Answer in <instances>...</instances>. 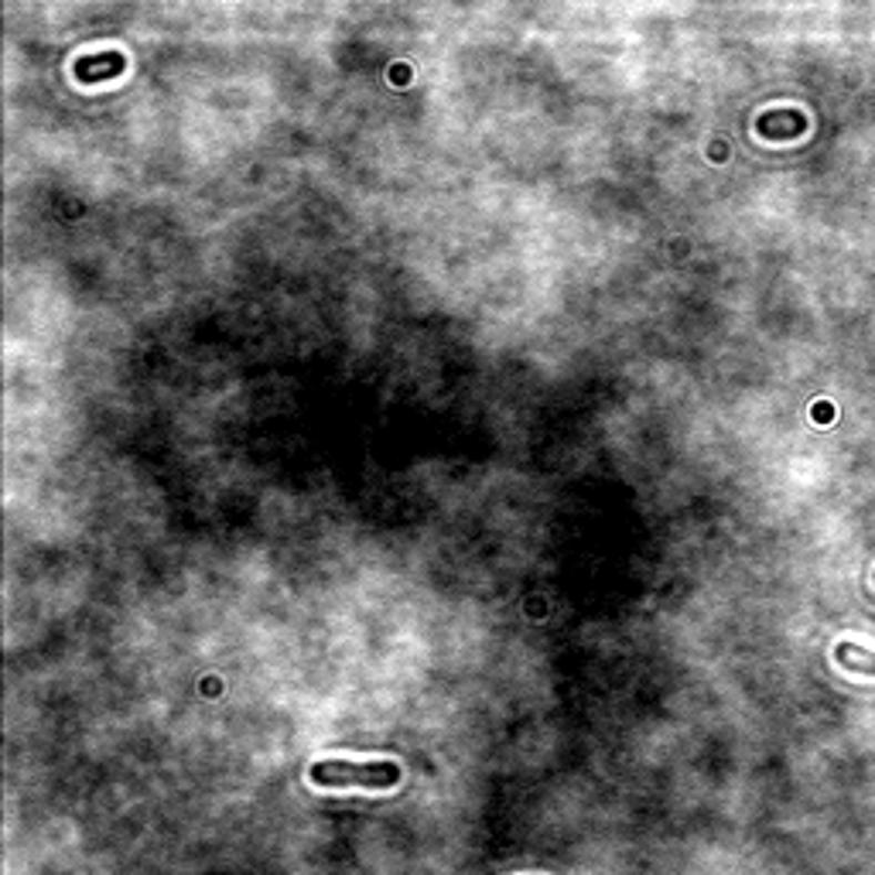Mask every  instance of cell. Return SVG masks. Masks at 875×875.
<instances>
[{
    "label": "cell",
    "mask_w": 875,
    "mask_h": 875,
    "mask_svg": "<svg viewBox=\"0 0 875 875\" xmlns=\"http://www.w3.org/2000/svg\"><path fill=\"white\" fill-rule=\"evenodd\" d=\"M312 783L343 790V786H366V790H394L400 783V766L397 763H346V760H328L312 766Z\"/></svg>",
    "instance_id": "cell-1"
},
{
    "label": "cell",
    "mask_w": 875,
    "mask_h": 875,
    "mask_svg": "<svg viewBox=\"0 0 875 875\" xmlns=\"http://www.w3.org/2000/svg\"><path fill=\"white\" fill-rule=\"evenodd\" d=\"M116 72H123V55H116V52L82 59V62L75 65V75H79L82 82H103L106 75H116Z\"/></svg>",
    "instance_id": "cell-2"
}]
</instances>
